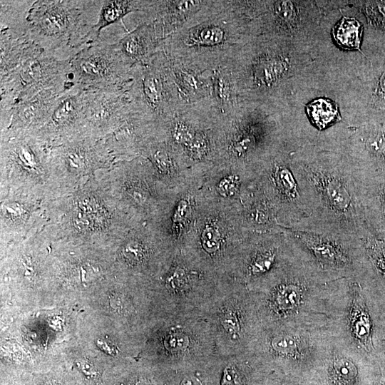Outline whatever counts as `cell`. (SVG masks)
Masks as SVG:
<instances>
[{
  "label": "cell",
  "mask_w": 385,
  "mask_h": 385,
  "mask_svg": "<svg viewBox=\"0 0 385 385\" xmlns=\"http://www.w3.org/2000/svg\"><path fill=\"white\" fill-rule=\"evenodd\" d=\"M291 165L308 213L302 231L365 239L364 173L346 155L304 150Z\"/></svg>",
  "instance_id": "6da1fadb"
},
{
  "label": "cell",
  "mask_w": 385,
  "mask_h": 385,
  "mask_svg": "<svg viewBox=\"0 0 385 385\" xmlns=\"http://www.w3.org/2000/svg\"><path fill=\"white\" fill-rule=\"evenodd\" d=\"M245 16L234 1H205L173 33L160 50L173 62L197 71L225 68L244 46Z\"/></svg>",
  "instance_id": "7a4b0ae2"
},
{
  "label": "cell",
  "mask_w": 385,
  "mask_h": 385,
  "mask_svg": "<svg viewBox=\"0 0 385 385\" xmlns=\"http://www.w3.org/2000/svg\"><path fill=\"white\" fill-rule=\"evenodd\" d=\"M125 212L95 174L68 195L49 202L43 230L77 245L115 244L125 234Z\"/></svg>",
  "instance_id": "3957f363"
},
{
  "label": "cell",
  "mask_w": 385,
  "mask_h": 385,
  "mask_svg": "<svg viewBox=\"0 0 385 385\" xmlns=\"http://www.w3.org/2000/svg\"><path fill=\"white\" fill-rule=\"evenodd\" d=\"M101 4L102 1H35L27 14V36L58 58L61 51L65 59H70L92 43L93 19Z\"/></svg>",
  "instance_id": "277c9868"
},
{
  "label": "cell",
  "mask_w": 385,
  "mask_h": 385,
  "mask_svg": "<svg viewBox=\"0 0 385 385\" xmlns=\"http://www.w3.org/2000/svg\"><path fill=\"white\" fill-rule=\"evenodd\" d=\"M200 312L211 327L222 358L250 351L262 324L245 284L233 277H221Z\"/></svg>",
  "instance_id": "5b68a950"
},
{
  "label": "cell",
  "mask_w": 385,
  "mask_h": 385,
  "mask_svg": "<svg viewBox=\"0 0 385 385\" xmlns=\"http://www.w3.org/2000/svg\"><path fill=\"white\" fill-rule=\"evenodd\" d=\"M160 319L151 365L171 371L223 359L200 310H160Z\"/></svg>",
  "instance_id": "8992f818"
},
{
  "label": "cell",
  "mask_w": 385,
  "mask_h": 385,
  "mask_svg": "<svg viewBox=\"0 0 385 385\" xmlns=\"http://www.w3.org/2000/svg\"><path fill=\"white\" fill-rule=\"evenodd\" d=\"M0 189L21 190L56 198L51 179L50 146L36 133L1 134Z\"/></svg>",
  "instance_id": "52a82bcc"
},
{
  "label": "cell",
  "mask_w": 385,
  "mask_h": 385,
  "mask_svg": "<svg viewBox=\"0 0 385 385\" xmlns=\"http://www.w3.org/2000/svg\"><path fill=\"white\" fill-rule=\"evenodd\" d=\"M130 73L126 92L133 111L158 133L184 109L175 91L169 59L159 50L147 63L134 66Z\"/></svg>",
  "instance_id": "ba28073f"
},
{
  "label": "cell",
  "mask_w": 385,
  "mask_h": 385,
  "mask_svg": "<svg viewBox=\"0 0 385 385\" xmlns=\"http://www.w3.org/2000/svg\"><path fill=\"white\" fill-rule=\"evenodd\" d=\"M51 179L56 198L68 195L115 160L103 139L86 131L50 147Z\"/></svg>",
  "instance_id": "9c48e42d"
},
{
  "label": "cell",
  "mask_w": 385,
  "mask_h": 385,
  "mask_svg": "<svg viewBox=\"0 0 385 385\" xmlns=\"http://www.w3.org/2000/svg\"><path fill=\"white\" fill-rule=\"evenodd\" d=\"M69 59H60L38 46L19 66L0 78L1 95L18 101L44 90L65 91L76 86L70 81Z\"/></svg>",
  "instance_id": "30bf717a"
},
{
  "label": "cell",
  "mask_w": 385,
  "mask_h": 385,
  "mask_svg": "<svg viewBox=\"0 0 385 385\" xmlns=\"http://www.w3.org/2000/svg\"><path fill=\"white\" fill-rule=\"evenodd\" d=\"M308 260L329 281L350 277L359 266L364 240L286 229Z\"/></svg>",
  "instance_id": "8fae6325"
},
{
  "label": "cell",
  "mask_w": 385,
  "mask_h": 385,
  "mask_svg": "<svg viewBox=\"0 0 385 385\" xmlns=\"http://www.w3.org/2000/svg\"><path fill=\"white\" fill-rule=\"evenodd\" d=\"M70 81L85 89L126 87L131 68L113 43L100 40L77 51L70 59Z\"/></svg>",
  "instance_id": "7c38bea8"
},
{
  "label": "cell",
  "mask_w": 385,
  "mask_h": 385,
  "mask_svg": "<svg viewBox=\"0 0 385 385\" xmlns=\"http://www.w3.org/2000/svg\"><path fill=\"white\" fill-rule=\"evenodd\" d=\"M221 277L208 270L189 268L187 263L178 260L160 277L158 289L160 310H200Z\"/></svg>",
  "instance_id": "4fadbf2b"
},
{
  "label": "cell",
  "mask_w": 385,
  "mask_h": 385,
  "mask_svg": "<svg viewBox=\"0 0 385 385\" xmlns=\"http://www.w3.org/2000/svg\"><path fill=\"white\" fill-rule=\"evenodd\" d=\"M0 191L1 241L20 242L47 223V208L51 200L21 190Z\"/></svg>",
  "instance_id": "5bb4252c"
},
{
  "label": "cell",
  "mask_w": 385,
  "mask_h": 385,
  "mask_svg": "<svg viewBox=\"0 0 385 385\" xmlns=\"http://www.w3.org/2000/svg\"><path fill=\"white\" fill-rule=\"evenodd\" d=\"M297 247L285 230L276 237L254 241L237 261L233 277L250 288L293 259Z\"/></svg>",
  "instance_id": "9a60e30c"
},
{
  "label": "cell",
  "mask_w": 385,
  "mask_h": 385,
  "mask_svg": "<svg viewBox=\"0 0 385 385\" xmlns=\"http://www.w3.org/2000/svg\"><path fill=\"white\" fill-rule=\"evenodd\" d=\"M127 87L84 88V131L97 139H103L130 117L133 111Z\"/></svg>",
  "instance_id": "2e32d148"
},
{
  "label": "cell",
  "mask_w": 385,
  "mask_h": 385,
  "mask_svg": "<svg viewBox=\"0 0 385 385\" xmlns=\"http://www.w3.org/2000/svg\"><path fill=\"white\" fill-rule=\"evenodd\" d=\"M84 91L83 87L76 85L58 97L48 120L36 132L50 147L84 131Z\"/></svg>",
  "instance_id": "e0dca14e"
},
{
  "label": "cell",
  "mask_w": 385,
  "mask_h": 385,
  "mask_svg": "<svg viewBox=\"0 0 385 385\" xmlns=\"http://www.w3.org/2000/svg\"><path fill=\"white\" fill-rule=\"evenodd\" d=\"M63 92L55 89L44 90L16 101L9 124L1 134L38 132L48 120L58 97Z\"/></svg>",
  "instance_id": "ac0fdd59"
},
{
  "label": "cell",
  "mask_w": 385,
  "mask_h": 385,
  "mask_svg": "<svg viewBox=\"0 0 385 385\" xmlns=\"http://www.w3.org/2000/svg\"><path fill=\"white\" fill-rule=\"evenodd\" d=\"M163 38L153 21H143L113 45L130 68L147 63L161 48Z\"/></svg>",
  "instance_id": "d6986e66"
},
{
  "label": "cell",
  "mask_w": 385,
  "mask_h": 385,
  "mask_svg": "<svg viewBox=\"0 0 385 385\" xmlns=\"http://www.w3.org/2000/svg\"><path fill=\"white\" fill-rule=\"evenodd\" d=\"M269 374L252 354L223 358L220 385H262Z\"/></svg>",
  "instance_id": "ffe728a7"
},
{
  "label": "cell",
  "mask_w": 385,
  "mask_h": 385,
  "mask_svg": "<svg viewBox=\"0 0 385 385\" xmlns=\"http://www.w3.org/2000/svg\"><path fill=\"white\" fill-rule=\"evenodd\" d=\"M223 359L166 371L168 385H220Z\"/></svg>",
  "instance_id": "44dd1931"
},
{
  "label": "cell",
  "mask_w": 385,
  "mask_h": 385,
  "mask_svg": "<svg viewBox=\"0 0 385 385\" xmlns=\"http://www.w3.org/2000/svg\"><path fill=\"white\" fill-rule=\"evenodd\" d=\"M152 1L106 0L102 4L96 22L93 25L91 32V41L99 40L103 29L115 24L132 12H145L151 5Z\"/></svg>",
  "instance_id": "7402d4cb"
},
{
  "label": "cell",
  "mask_w": 385,
  "mask_h": 385,
  "mask_svg": "<svg viewBox=\"0 0 385 385\" xmlns=\"http://www.w3.org/2000/svg\"><path fill=\"white\" fill-rule=\"evenodd\" d=\"M349 281L350 302L348 324L351 336L358 344L366 346L371 334V322L361 302L359 286L351 277Z\"/></svg>",
  "instance_id": "603a6c76"
},
{
  "label": "cell",
  "mask_w": 385,
  "mask_h": 385,
  "mask_svg": "<svg viewBox=\"0 0 385 385\" xmlns=\"http://www.w3.org/2000/svg\"><path fill=\"white\" fill-rule=\"evenodd\" d=\"M0 76L19 66L38 46L28 36H14L0 32Z\"/></svg>",
  "instance_id": "cb8c5ba5"
},
{
  "label": "cell",
  "mask_w": 385,
  "mask_h": 385,
  "mask_svg": "<svg viewBox=\"0 0 385 385\" xmlns=\"http://www.w3.org/2000/svg\"><path fill=\"white\" fill-rule=\"evenodd\" d=\"M33 1H1V32L14 36H27L26 17Z\"/></svg>",
  "instance_id": "d4e9b609"
},
{
  "label": "cell",
  "mask_w": 385,
  "mask_h": 385,
  "mask_svg": "<svg viewBox=\"0 0 385 385\" xmlns=\"http://www.w3.org/2000/svg\"><path fill=\"white\" fill-rule=\"evenodd\" d=\"M213 98L220 116L230 113L239 104L232 79L226 68L213 71Z\"/></svg>",
  "instance_id": "484cf974"
},
{
  "label": "cell",
  "mask_w": 385,
  "mask_h": 385,
  "mask_svg": "<svg viewBox=\"0 0 385 385\" xmlns=\"http://www.w3.org/2000/svg\"><path fill=\"white\" fill-rule=\"evenodd\" d=\"M120 238L116 243L119 246V257L123 264L131 270H143L149 265L153 251L138 237L131 235ZM115 243V244H116Z\"/></svg>",
  "instance_id": "4316f807"
},
{
  "label": "cell",
  "mask_w": 385,
  "mask_h": 385,
  "mask_svg": "<svg viewBox=\"0 0 385 385\" xmlns=\"http://www.w3.org/2000/svg\"><path fill=\"white\" fill-rule=\"evenodd\" d=\"M115 385H168L167 372L151 364L132 368Z\"/></svg>",
  "instance_id": "83f0119b"
},
{
  "label": "cell",
  "mask_w": 385,
  "mask_h": 385,
  "mask_svg": "<svg viewBox=\"0 0 385 385\" xmlns=\"http://www.w3.org/2000/svg\"><path fill=\"white\" fill-rule=\"evenodd\" d=\"M307 111L310 120L319 130L331 126L339 118L336 103L327 98L312 101L307 106Z\"/></svg>",
  "instance_id": "f1b7e54d"
},
{
  "label": "cell",
  "mask_w": 385,
  "mask_h": 385,
  "mask_svg": "<svg viewBox=\"0 0 385 385\" xmlns=\"http://www.w3.org/2000/svg\"><path fill=\"white\" fill-rule=\"evenodd\" d=\"M362 26L354 18L344 16L333 29L337 43L346 49H359Z\"/></svg>",
  "instance_id": "f546056e"
},
{
  "label": "cell",
  "mask_w": 385,
  "mask_h": 385,
  "mask_svg": "<svg viewBox=\"0 0 385 385\" xmlns=\"http://www.w3.org/2000/svg\"><path fill=\"white\" fill-rule=\"evenodd\" d=\"M202 248L207 257L215 259L221 257V236L212 227H206L201 235Z\"/></svg>",
  "instance_id": "4dcf8cb0"
},
{
  "label": "cell",
  "mask_w": 385,
  "mask_h": 385,
  "mask_svg": "<svg viewBox=\"0 0 385 385\" xmlns=\"http://www.w3.org/2000/svg\"><path fill=\"white\" fill-rule=\"evenodd\" d=\"M365 148L375 159L385 162V133L372 132L366 138Z\"/></svg>",
  "instance_id": "1f68e13d"
},
{
  "label": "cell",
  "mask_w": 385,
  "mask_h": 385,
  "mask_svg": "<svg viewBox=\"0 0 385 385\" xmlns=\"http://www.w3.org/2000/svg\"><path fill=\"white\" fill-rule=\"evenodd\" d=\"M189 155L194 159L204 158L208 152V141L202 132H197L192 140L187 146Z\"/></svg>",
  "instance_id": "d6a6232c"
},
{
  "label": "cell",
  "mask_w": 385,
  "mask_h": 385,
  "mask_svg": "<svg viewBox=\"0 0 385 385\" xmlns=\"http://www.w3.org/2000/svg\"><path fill=\"white\" fill-rule=\"evenodd\" d=\"M265 384L266 385H309L304 379L277 372H270L266 377Z\"/></svg>",
  "instance_id": "836d02e7"
},
{
  "label": "cell",
  "mask_w": 385,
  "mask_h": 385,
  "mask_svg": "<svg viewBox=\"0 0 385 385\" xmlns=\"http://www.w3.org/2000/svg\"><path fill=\"white\" fill-rule=\"evenodd\" d=\"M364 247L371 253L385 270V246L382 242L373 238L371 235L364 240Z\"/></svg>",
  "instance_id": "e575fe53"
},
{
  "label": "cell",
  "mask_w": 385,
  "mask_h": 385,
  "mask_svg": "<svg viewBox=\"0 0 385 385\" xmlns=\"http://www.w3.org/2000/svg\"><path fill=\"white\" fill-rule=\"evenodd\" d=\"M218 190L224 195L234 194L237 190V182L232 177L225 178L220 183Z\"/></svg>",
  "instance_id": "d590c367"
},
{
  "label": "cell",
  "mask_w": 385,
  "mask_h": 385,
  "mask_svg": "<svg viewBox=\"0 0 385 385\" xmlns=\"http://www.w3.org/2000/svg\"><path fill=\"white\" fill-rule=\"evenodd\" d=\"M38 385H66L65 381L56 377H46L40 380Z\"/></svg>",
  "instance_id": "8d00e7d4"
},
{
  "label": "cell",
  "mask_w": 385,
  "mask_h": 385,
  "mask_svg": "<svg viewBox=\"0 0 385 385\" xmlns=\"http://www.w3.org/2000/svg\"><path fill=\"white\" fill-rule=\"evenodd\" d=\"M185 207L186 204L185 202H181V203L179 204L174 216L175 220H179L183 217Z\"/></svg>",
  "instance_id": "74e56055"
},
{
  "label": "cell",
  "mask_w": 385,
  "mask_h": 385,
  "mask_svg": "<svg viewBox=\"0 0 385 385\" xmlns=\"http://www.w3.org/2000/svg\"><path fill=\"white\" fill-rule=\"evenodd\" d=\"M381 86L383 88V90L385 91V73L384 74L381 78Z\"/></svg>",
  "instance_id": "f35d334b"
}]
</instances>
